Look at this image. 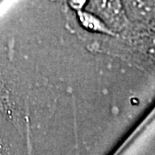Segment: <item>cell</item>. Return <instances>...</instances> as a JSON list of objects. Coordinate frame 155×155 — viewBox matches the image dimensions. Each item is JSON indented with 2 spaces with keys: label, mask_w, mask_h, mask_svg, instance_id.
I'll return each mask as SVG.
<instances>
[{
  "label": "cell",
  "mask_w": 155,
  "mask_h": 155,
  "mask_svg": "<svg viewBox=\"0 0 155 155\" xmlns=\"http://www.w3.org/2000/svg\"><path fill=\"white\" fill-rule=\"evenodd\" d=\"M99 12L110 20H116L120 16L121 7L118 0H95Z\"/></svg>",
  "instance_id": "cell-1"
},
{
  "label": "cell",
  "mask_w": 155,
  "mask_h": 155,
  "mask_svg": "<svg viewBox=\"0 0 155 155\" xmlns=\"http://www.w3.org/2000/svg\"><path fill=\"white\" fill-rule=\"evenodd\" d=\"M129 4L134 11L141 16H147L153 9V0H129Z\"/></svg>",
  "instance_id": "cell-3"
},
{
  "label": "cell",
  "mask_w": 155,
  "mask_h": 155,
  "mask_svg": "<svg viewBox=\"0 0 155 155\" xmlns=\"http://www.w3.org/2000/svg\"><path fill=\"white\" fill-rule=\"evenodd\" d=\"M146 52L149 58L155 62V37L150 39L149 41L147 44L146 48Z\"/></svg>",
  "instance_id": "cell-4"
},
{
  "label": "cell",
  "mask_w": 155,
  "mask_h": 155,
  "mask_svg": "<svg viewBox=\"0 0 155 155\" xmlns=\"http://www.w3.org/2000/svg\"><path fill=\"white\" fill-rule=\"evenodd\" d=\"M0 155H6V154H5V153H0Z\"/></svg>",
  "instance_id": "cell-6"
},
{
  "label": "cell",
  "mask_w": 155,
  "mask_h": 155,
  "mask_svg": "<svg viewBox=\"0 0 155 155\" xmlns=\"http://www.w3.org/2000/svg\"><path fill=\"white\" fill-rule=\"evenodd\" d=\"M86 0H70L71 5L75 9H80L85 4Z\"/></svg>",
  "instance_id": "cell-5"
},
{
  "label": "cell",
  "mask_w": 155,
  "mask_h": 155,
  "mask_svg": "<svg viewBox=\"0 0 155 155\" xmlns=\"http://www.w3.org/2000/svg\"><path fill=\"white\" fill-rule=\"evenodd\" d=\"M79 20L81 24L87 29H91L92 31L98 32H108L104 24L100 21L97 17L87 12H80L79 13Z\"/></svg>",
  "instance_id": "cell-2"
}]
</instances>
